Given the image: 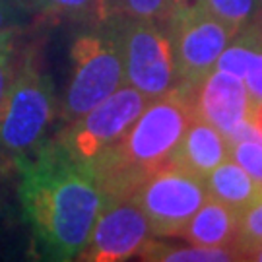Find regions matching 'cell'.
I'll return each mask as SVG.
<instances>
[{
  "label": "cell",
  "mask_w": 262,
  "mask_h": 262,
  "mask_svg": "<svg viewBox=\"0 0 262 262\" xmlns=\"http://www.w3.org/2000/svg\"><path fill=\"white\" fill-rule=\"evenodd\" d=\"M14 169L39 253L49 260H78L103 204L92 167L45 140Z\"/></svg>",
  "instance_id": "cell-1"
},
{
  "label": "cell",
  "mask_w": 262,
  "mask_h": 262,
  "mask_svg": "<svg viewBox=\"0 0 262 262\" xmlns=\"http://www.w3.org/2000/svg\"><path fill=\"white\" fill-rule=\"evenodd\" d=\"M192 115L194 97L179 88L150 99L130 128L90 165L101 198H132L148 175L171 165Z\"/></svg>",
  "instance_id": "cell-2"
},
{
  "label": "cell",
  "mask_w": 262,
  "mask_h": 262,
  "mask_svg": "<svg viewBox=\"0 0 262 262\" xmlns=\"http://www.w3.org/2000/svg\"><path fill=\"white\" fill-rule=\"evenodd\" d=\"M58 115L55 84L43 68L39 49L21 51L18 70L0 103V163L14 169L47 140Z\"/></svg>",
  "instance_id": "cell-3"
},
{
  "label": "cell",
  "mask_w": 262,
  "mask_h": 262,
  "mask_svg": "<svg viewBox=\"0 0 262 262\" xmlns=\"http://www.w3.org/2000/svg\"><path fill=\"white\" fill-rule=\"evenodd\" d=\"M124 84L121 47L111 21L78 33L70 47V78L58 117L72 122Z\"/></svg>",
  "instance_id": "cell-4"
},
{
  "label": "cell",
  "mask_w": 262,
  "mask_h": 262,
  "mask_svg": "<svg viewBox=\"0 0 262 262\" xmlns=\"http://www.w3.org/2000/svg\"><path fill=\"white\" fill-rule=\"evenodd\" d=\"M167 29L175 55L177 88L194 97L198 85L214 70L215 60L237 31L190 0H179Z\"/></svg>",
  "instance_id": "cell-5"
},
{
  "label": "cell",
  "mask_w": 262,
  "mask_h": 262,
  "mask_svg": "<svg viewBox=\"0 0 262 262\" xmlns=\"http://www.w3.org/2000/svg\"><path fill=\"white\" fill-rule=\"evenodd\" d=\"M121 47L124 84L156 99L177 88V68L167 24L124 16L109 18Z\"/></svg>",
  "instance_id": "cell-6"
},
{
  "label": "cell",
  "mask_w": 262,
  "mask_h": 262,
  "mask_svg": "<svg viewBox=\"0 0 262 262\" xmlns=\"http://www.w3.org/2000/svg\"><path fill=\"white\" fill-rule=\"evenodd\" d=\"M148 97L132 85L122 84L101 103L66 126L53 140L70 156L92 165L97 156L111 148L148 105Z\"/></svg>",
  "instance_id": "cell-7"
},
{
  "label": "cell",
  "mask_w": 262,
  "mask_h": 262,
  "mask_svg": "<svg viewBox=\"0 0 262 262\" xmlns=\"http://www.w3.org/2000/svg\"><path fill=\"white\" fill-rule=\"evenodd\" d=\"M208 198L204 179L177 165H167L142 181L132 200L140 206L151 237H179Z\"/></svg>",
  "instance_id": "cell-8"
},
{
  "label": "cell",
  "mask_w": 262,
  "mask_h": 262,
  "mask_svg": "<svg viewBox=\"0 0 262 262\" xmlns=\"http://www.w3.org/2000/svg\"><path fill=\"white\" fill-rule=\"evenodd\" d=\"M151 237L150 224L132 198L103 200L78 260L122 262L138 256Z\"/></svg>",
  "instance_id": "cell-9"
},
{
  "label": "cell",
  "mask_w": 262,
  "mask_h": 262,
  "mask_svg": "<svg viewBox=\"0 0 262 262\" xmlns=\"http://www.w3.org/2000/svg\"><path fill=\"white\" fill-rule=\"evenodd\" d=\"M251 107L253 97L243 80L217 68L202 80L194 94V113L215 126L225 140L239 122L249 119Z\"/></svg>",
  "instance_id": "cell-10"
},
{
  "label": "cell",
  "mask_w": 262,
  "mask_h": 262,
  "mask_svg": "<svg viewBox=\"0 0 262 262\" xmlns=\"http://www.w3.org/2000/svg\"><path fill=\"white\" fill-rule=\"evenodd\" d=\"M225 159H229V148H227L225 136L194 113L185 128L177 150L173 154L171 165L187 169L204 179L212 169L224 163Z\"/></svg>",
  "instance_id": "cell-11"
},
{
  "label": "cell",
  "mask_w": 262,
  "mask_h": 262,
  "mask_svg": "<svg viewBox=\"0 0 262 262\" xmlns=\"http://www.w3.org/2000/svg\"><path fill=\"white\" fill-rule=\"evenodd\" d=\"M237 229H239V210L225 206L214 198H206L179 237H183L190 245L235 247Z\"/></svg>",
  "instance_id": "cell-12"
},
{
  "label": "cell",
  "mask_w": 262,
  "mask_h": 262,
  "mask_svg": "<svg viewBox=\"0 0 262 262\" xmlns=\"http://www.w3.org/2000/svg\"><path fill=\"white\" fill-rule=\"evenodd\" d=\"M208 198H214L225 206L235 210H245L256 198L262 196L260 187L249 177L243 167H239L233 159H225L204 177Z\"/></svg>",
  "instance_id": "cell-13"
},
{
  "label": "cell",
  "mask_w": 262,
  "mask_h": 262,
  "mask_svg": "<svg viewBox=\"0 0 262 262\" xmlns=\"http://www.w3.org/2000/svg\"><path fill=\"white\" fill-rule=\"evenodd\" d=\"M140 260L148 262H229L241 260L235 247H204L190 245L188 247H173L163 243L161 239L150 237L138 253Z\"/></svg>",
  "instance_id": "cell-14"
},
{
  "label": "cell",
  "mask_w": 262,
  "mask_h": 262,
  "mask_svg": "<svg viewBox=\"0 0 262 262\" xmlns=\"http://www.w3.org/2000/svg\"><path fill=\"white\" fill-rule=\"evenodd\" d=\"M33 10L47 21L103 24L111 18L109 0H33Z\"/></svg>",
  "instance_id": "cell-15"
},
{
  "label": "cell",
  "mask_w": 262,
  "mask_h": 262,
  "mask_svg": "<svg viewBox=\"0 0 262 262\" xmlns=\"http://www.w3.org/2000/svg\"><path fill=\"white\" fill-rule=\"evenodd\" d=\"M200 6L222 19L237 33L256 21L262 8V0H196Z\"/></svg>",
  "instance_id": "cell-16"
},
{
  "label": "cell",
  "mask_w": 262,
  "mask_h": 262,
  "mask_svg": "<svg viewBox=\"0 0 262 262\" xmlns=\"http://www.w3.org/2000/svg\"><path fill=\"white\" fill-rule=\"evenodd\" d=\"M179 0H115L111 4V12L117 16L144 21H158L167 24Z\"/></svg>",
  "instance_id": "cell-17"
},
{
  "label": "cell",
  "mask_w": 262,
  "mask_h": 262,
  "mask_svg": "<svg viewBox=\"0 0 262 262\" xmlns=\"http://www.w3.org/2000/svg\"><path fill=\"white\" fill-rule=\"evenodd\" d=\"M256 245H262V196L239 212V229H237L235 249L241 256L245 251L253 249Z\"/></svg>",
  "instance_id": "cell-18"
},
{
  "label": "cell",
  "mask_w": 262,
  "mask_h": 262,
  "mask_svg": "<svg viewBox=\"0 0 262 262\" xmlns=\"http://www.w3.org/2000/svg\"><path fill=\"white\" fill-rule=\"evenodd\" d=\"M21 51L24 49L19 47L18 28L0 33V103L14 80L16 70H18Z\"/></svg>",
  "instance_id": "cell-19"
},
{
  "label": "cell",
  "mask_w": 262,
  "mask_h": 262,
  "mask_svg": "<svg viewBox=\"0 0 262 262\" xmlns=\"http://www.w3.org/2000/svg\"><path fill=\"white\" fill-rule=\"evenodd\" d=\"M229 158L239 167H243L249 177L262 190V144L256 142H227Z\"/></svg>",
  "instance_id": "cell-20"
},
{
  "label": "cell",
  "mask_w": 262,
  "mask_h": 262,
  "mask_svg": "<svg viewBox=\"0 0 262 262\" xmlns=\"http://www.w3.org/2000/svg\"><path fill=\"white\" fill-rule=\"evenodd\" d=\"M243 82L253 97V101H262V35L249 58Z\"/></svg>",
  "instance_id": "cell-21"
},
{
  "label": "cell",
  "mask_w": 262,
  "mask_h": 262,
  "mask_svg": "<svg viewBox=\"0 0 262 262\" xmlns=\"http://www.w3.org/2000/svg\"><path fill=\"white\" fill-rule=\"evenodd\" d=\"M16 8L18 4L14 0H0V33L16 29Z\"/></svg>",
  "instance_id": "cell-22"
},
{
  "label": "cell",
  "mask_w": 262,
  "mask_h": 262,
  "mask_svg": "<svg viewBox=\"0 0 262 262\" xmlns=\"http://www.w3.org/2000/svg\"><path fill=\"white\" fill-rule=\"evenodd\" d=\"M249 121L254 124V128L260 132L262 136V101H253L251 113H249Z\"/></svg>",
  "instance_id": "cell-23"
},
{
  "label": "cell",
  "mask_w": 262,
  "mask_h": 262,
  "mask_svg": "<svg viewBox=\"0 0 262 262\" xmlns=\"http://www.w3.org/2000/svg\"><path fill=\"white\" fill-rule=\"evenodd\" d=\"M241 260H254V262H262V245H256L253 249L245 251L241 254Z\"/></svg>",
  "instance_id": "cell-24"
},
{
  "label": "cell",
  "mask_w": 262,
  "mask_h": 262,
  "mask_svg": "<svg viewBox=\"0 0 262 262\" xmlns=\"http://www.w3.org/2000/svg\"><path fill=\"white\" fill-rule=\"evenodd\" d=\"M21 10H33V0H14Z\"/></svg>",
  "instance_id": "cell-25"
},
{
  "label": "cell",
  "mask_w": 262,
  "mask_h": 262,
  "mask_svg": "<svg viewBox=\"0 0 262 262\" xmlns=\"http://www.w3.org/2000/svg\"><path fill=\"white\" fill-rule=\"evenodd\" d=\"M254 26L258 28V31H260V35H262V8H260V14H258V18H256V21H254Z\"/></svg>",
  "instance_id": "cell-26"
}]
</instances>
